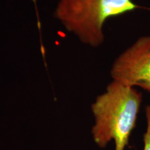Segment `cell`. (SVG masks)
Here are the masks:
<instances>
[{"instance_id": "obj_1", "label": "cell", "mask_w": 150, "mask_h": 150, "mask_svg": "<svg viewBox=\"0 0 150 150\" xmlns=\"http://www.w3.org/2000/svg\"><path fill=\"white\" fill-rule=\"evenodd\" d=\"M142 100V94L135 88L113 80L108 84L91 106L95 118L92 135L99 147H106L113 140L115 150L125 149L136 127Z\"/></svg>"}, {"instance_id": "obj_2", "label": "cell", "mask_w": 150, "mask_h": 150, "mask_svg": "<svg viewBox=\"0 0 150 150\" xmlns=\"http://www.w3.org/2000/svg\"><path fill=\"white\" fill-rule=\"evenodd\" d=\"M140 8L132 0H57L54 16L81 42L96 48L104 42L108 18Z\"/></svg>"}, {"instance_id": "obj_3", "label": "cell", "mask_w": 150, "mask_h": 150, "mask_svg": "<svg viewBox=\"0 0 150 150\" xmlns=\"http://www.w3.org/2000/svg\"><path fill=\"white\" fill-rule=\"evenodd\" d=\"M113 81L150 92V35H142L122 52L110 71Z\"/></svg>"}, {"instance_id": "obj_4", "label": "cell", "mask_w": 150, "mask_h": 150, "mask_svg": "<svg viewBox=\"0 0 150 150\" xmlns=\"http://www.w3.org/2000/svg\"><path fill=\"white\" fill-rule=\"evenodd\" d=\"M145 116L147 120V129L143 136V150H150V105L146 106Z\"/></svg>"}]
</instances>
